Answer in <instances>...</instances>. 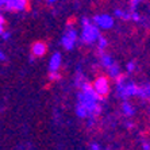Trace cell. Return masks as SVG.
<instances>
[{
    "label": "cell",
    "instance_id": "3",
    "mask_svg": "<svg viewBox=\"0 0 150 150\" xmlns=\"http://www.w3.org/2000/svg\"><path fill=\"white\" fill-rule=\"evenodd\" d=\"M99 37H100V33H99L96 26H93V25L84 26L83 34H81V41L84 43H92L93 41L99 39Z\"/></svg>",
    "mask_w": 150,
    "mask_h": 150
},
{
    "label": "cell",
    "instance_id": "15",
    "mask_svg": "<svg viewBox=\"0 0 150 150\" xmlns=\"http://www.w3.org/2000/svg\"><path fill=\"white\" fill-rule=\"evenodd\" d=\"M49 80L50 81H59L61 80V74L58 72H49Z\"/></svg>",
    "mask_w": 150,
    "mask_h": 150
},
{
    "label": "cell",
    "instance_id": "7",
    "mask_svg": "<svg viewBox=\"0 0 150 150\" xmlns=\"http://www.w3.org/2000/svg\"><path fill=\"white\" fill-rule=\"evenodd\" d=\"M95 23L101 28H111L114 26V19L110 15H98L95 16Z\"/></svg>",
    "mask_w": 150,
    "mask_h": 150
},
{
    "label": "cell",
    "instance_id": "23",
    "mask_svg": "<svg viewBox=\"0 0 150 150\" xmlns=\"http://www.w3.org/2000/svg\"><path fill=\"white\" fill-rule=\"evenodd\" d=\"M1 35H3V38H4V39H7L8 37H10V33H4V34H1Z\"/></svg>",
    "mask_w": 150,
    "mask_h": 150
},
{
    "label": "cell",
    "instance_id": "16",
    "mask_svg": "<svg viewBox=\"0 0 150 150\" xmlns=\"http://www.w3.org/2000/svg\"><path fill=\"white\" fill-rule=\"evenodd\" d=\"M116 80V84H118V87H122V85H125V80H126V74L125 73H120L118 77L115 79Z\"/></svg>",
    "mask_w": 150,
    "mask_h": 150
},
{
    "label": "cell",
    "instance_id": "18",
    "mask_svg": "<svg viewBox=\"0 0 150 150\" xmlns=\"http://www.w3.org/2000/svg\"><path fill=\"white\" fill-rule=\"evenodd\" d=\"M134 69H135V65H134V62H129V64H127V70H129V72H133Z\"/></svg>",
    "mask_w": 150,
    "mask_h": 150
},
{
    "label": "cell",
    "instance_id": "12",
    "mask_svg": "<svg viewBox=\"0 0 150 150\" xmlns=\"http://www.w3.org/2000/svg\"><path fill=\"white\" fill-rule=\"evenodd\" d=\"M115 15L119 18H122L123 21H129V19H131V14H129V12H123L122 10H115Z\"/></svg>",
    "mask_w": 150,
    "mask_h": 150
},
{
    "label": "cell",
    "instance_id": "1",
    "mask_svg": "<svg viewBox=\"0 0 150 150\" xmlns=\"http://www.w3.org/2000/svg\"><path fill=\"white\" fill-rule=\"evenodd\" d=\"M93 88H95V91H96V93L99 95L100 100H105V98H107V95L110 92L108 79L105 76H99L93 81Z\"/></svg>",
    "mask_w": 150,
    "mask_h": 150
},
{
    "label": "cell",
    "instance_id": "14",
    "mask_svg": "<svg viewBox=\"0 0 150 150\" xmlns=\"http://www.w3.org/2000/svg\"><path fill=\"white\" fill-rule=\"evenodd\" d=\"M105 46H107V41H105L104 37H99V52H104Z\"/></svg>",
    "mask_w": 150,
    "mask_h": 150
},
{
    "label": "cell",
    "instance_id": "21",
    "mask_svg": "<svg viewBox=\"0 0 150 150\" xmlns=\"http://www.w3.org/2000/svg\"><path fill=\"white\" fill-rule=\"evenodd\" d=\"M130 4H131V7H135V6H138V4H139V1H137V0H133V1H130Z\"/></svg>",
    "mask_w": 150,
    "mask_h": 150
},
{
    "label": "cell",
    "instance_id": "10",
    "mask_svg": "<svg viewBox=\"0 0 150 150\" xmlns=\"http://www.w3.org/2000/svg\"><path fill=\"white\" fill-rule=\"evenodd\" d=\"M76 111H77V115L81 116V118H85V116L89 114V111L87 110V107H85V105H83V104H80V103H79V105H77Z\"/></svg>",
    "mask_w": 150,
    "mask_h": 150
},
{
    "label": "cell",
    "instance_id": "9",
    "mask_svg": "<svg viewBox=\"0 0 150 150\" xmlns=\"http://www.w3.org/2000/svg\"><path fill=\"white\" fill-rule=\"evenodd\" d=\"M122 108H123V112H125L127 116H133L134 115V108L131 107V104L130 103H127V101H125L122 105Z\"/></svg>",
    "mask_w": 150,
    "mask_h": 150
},
{
    "label": "cell",
    "instance_id": "19",
    "mask_svg": "<svg viewBox=\"0 0 150 150\" xmlns=\"http://www.w3.org/2000/svg\"><path fill=\"white\" fill-rule=\"evenodd\" d=\"M131 19H133V21H141L139 14H137V12H133V14H131Z\"/></svg>",
    "mask_w": 150,
    "mask_h": 150
},
{
    "label": "cell",
    "instance_id": "22",
    "mask_svg": "<svg viewBox=\"0 0 150 150\" xmlns=\"http://www.w3.org/2000/svg\"><path fill=\"white\" fill-rule=\"evenodd\" d=\"M143 150H150V146L147 143H143Z\"/></svg>",
    "mask_w": 150,
    "mask_h": 150
},
{
    "label": "cell",
    "instance_id": "13",
    "mask_svg": "<svg viewBox=\"0 0 150 150\" xmlns=\"http://www.w3.org/2000/svg\"><path fill=\"white\" fill-rule=\"evenodd\" d=\"M108 73H110V76H112L114 79H116V77L119 76V68H118V65L116 64H114L111 68H108Z\"/></svg>",
    "mask_w": 150,
    "mask_h": 150
},
{
    "label": "cell",
    "instance_id": "11",
    "mask_svg": "<svg viewBox=\"0 0 150 150\" xmlns=\"http://www.w3.org/2000/svg\"><path fill=\"white\" fill-rule=\"evenodd\" d=\"M101 62L104 64V65H105V67H107V68H111L112 65L115 64V62H114V61H112V58H111V57H110V56H107V54H103V56H101Z\"/></svg>",
    "mask_w": 150,
    "mask_h": 150
},
{
    "label": "cell",
    "instance_id": "8",
    "mask_svg": "<svg viewBox=\"0 0 150 150\" xmlns=\"http://www.w3.org/2000/svg\"><path fill=\"white\" fill-rule=\"evenodd\" d=\"M61 62H62V58H61V54H59L58 52L54 53L52 56V58H50V64H49V68H50V72H57L59 68V65H61Z\"/></svg>",
    "mask_w": 150,
    "mask_h": 150
},
{
    "label": "cell",
    "instance_id": "20",
    "mask_svg": "<svg viewBox=\"0 0 150 150\" xmlns=\"http://www.w3.org/2000/svg\"><path fill=\"white\" fill-rule=\"evenodd\" d=\"M91 150H100V147H99V145H96V143H92Z\"/></svg>",
    "mask_w": 150,
    "mask_h": 150
},
{
    "label": "cell",
    "instance_id": "5",
    "mask_svg": "<svg viewBox=\"0 0 150 150\" xmlns=\"http://www.w3.org/2000/svg\"><path fill=\"white\" fill-rule=\"evenodd\" d=\"M76 37H77V34H76V31H74V30H72V28L67 30V33H65V34H64V37H62V46L67 50H70L74 46Z\"/></svg>",
    "mask_w": 150,
    "mask_h": 150
},
{
    "label": "cell",
    "instance_id": "6",
    "mask_svg": "<svg viewBox=\"0 0 150 150\" xmlns=\"http://www.w3.org/2000/svg\"><path fill=\"white\" fill-rule=\"evenodd\" d=\"M47 52V45L43 41H37L31 45V56L34 57H43Z\"/></svg>",
    "mask_w": 150,
    "mask_h": 150
},
{
    "label": "cell",
    "instance_id": "4",
    "mask_svg": "<svg viewBox=\"0 0 150 150\" xmlns=\"http://www.w3.org/2000/svg\"><path fill=\"white\" fill-rule=\"evenodd\" d=\"M119 95L122 98H127V96H133V95L139 93V87H137L135 84H125L122 87H118Z\"/></svg>",
    "mask_w": 150,
    "mask_h": 150
},
{
    "label": "cell",
    "instance_id": "2",
    "mask_svg": "<svg viewBox=\"0 0 150 150\" xmlns=\"http://www.w3.org/2000/svg\"><path fill=\"white\" fill-rule=\"evenodd\" d=\"M1 8L3 10H8V11H30V3L26 0H10V1H1Z\"/></svg>",
    "mask_w": 150,
    "mask_h": 150
},
{
    "label": "cell",
    "instance_id": "17",
    "mask_svg": "<svg viewBox=\"0 0 150 150\" xmlns=\"http://www.w3.org/2000/svg\"><path fill=\"white\" fill-rule=\"evenodd\" d=\"M74 23H76V18H74V16H70L69 19H68V22H67V26L70 28V26L74 25Z\"/></svg>",
    "mask_w": 150,
    "mask_h": 150
}]
</instances>
